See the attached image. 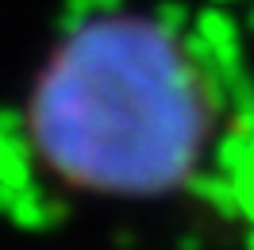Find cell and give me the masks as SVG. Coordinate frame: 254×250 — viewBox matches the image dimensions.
<instances>
[{
	"instance_id": "obj_1",
	"label": "cell",
	"mask_w": 254,
	"mask_h": 250,
	"mask_svg": "<svg viewBox=\"0 0 254 250\" xmlns=\"http://www.w3.org/2000/svg\"><path fill=\"white\" fill-rule=\"evenodd\" d=\"M216 89L174 23L143 8L77 19L23 96L39 173L85 200H158L192 181L216 135Z\"/></svg>"
}]
</instances>
